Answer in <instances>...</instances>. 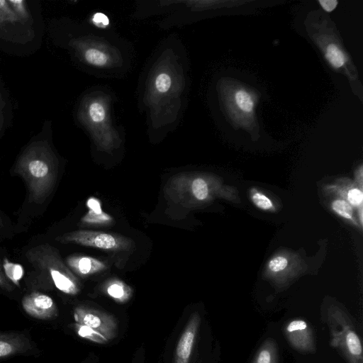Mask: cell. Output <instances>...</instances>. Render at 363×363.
Returning <instances> with one entry per match:
<instances>
[{"instance_id":"6da1fadb","label":"cell","mask_w":363,"mask_h":363,"mask_svg":"<svg viewBox=\"0 0 363 363\" xmlns=\"http://www.w3.org/2000/svg\"><path fill=\"white\" fill-rule=\"evenodd\" d=\"M187 49L177 33L162 39L138 78L137 105L153 143L174 132L183 120L190 89Z\"/></svg>"},{"instance_id":"7a4b0ae2","label":"cell","mask_w":363,"mask_h":363,"mask_svg":"<svg viewBox=\"0 0 363 363\" xmlns=\"http://www.w3.org/2000/svg\"><path fill=\"white\" fill-rule=\"evenodd\" d=\"M66 47L73 61L96 78L122 79L133 68V44L114 28L89 22L69 23Z\"/></svg>"},{"instance_id":"3957f363","label":"cell","mask_w":363,"mask_h":363,"mask_svg":"<svg viewBox=\"0 0 363 363\" xmlns=\"http://www.w3.org/2000/svg\"><path fill=\"white\" fill-rule=\"evenodd\" d=\"M117 100L110 86L96 84L85 90L76 104V124L87 135L93 150L98 154L111 156L123 148L125 128L115 118Z\"/></svg>"},{"instance_id":"277c9868","label":"cell","mask_w":363,"mask_h":363,"mask_svg":"<svg viewBox=\"0 0 363 363\" xmlns=\"http://www.w3.org/2000/svg\"><path fill=\"white\" fill-rule=\"evenodd\" d=\"M58 161L47 141L30 143L18 157L15 172L25 180L29 199L42 203L48 197L55 186Z\"/></svg>"},{"instance_id":"5b68a950","label":"cell","mask_w":363,"mask_h":363,"mask_svg":"<svg viewBox=\"0 0 363 363\" xmlns=\"http://www.w3.org/2000/svg\"><path fill=\"white\" fill-rule=\"evenodd\" d=\"M220 110L235 128L252 135L259 133L256 108L260 98L257 90L230 77H220L214 85Z\"/></svg>"},{"instance_id":"8992f818","label":"cell","mask_w":363,"mask_h":363,"mask_svg":"<svg viewBox=\"0 0 363 363\" xmlns=\"http://www.w3.org/2000/svg\"><path fill=\"white\" fill-rule=\"evenodd\" d=\"M320 12L311 13L306 20L308 33L330 66L346 75L362 100L361 84L350 57L341 43L332 22Z\"/></svg>"},{"instance_id":"52a82bcc","label":"cell","mask_w":363,"mask_h":363,"mask_svg":"<svg viewBox=\"0 0 363 363\" xmlns=\"http://www.w3.org/2000/svg\"><path fill=\"white\" fill-rule=\"evenodd\" d=\"M244 1L219 0H177L175 9L157 21L160 29L182 28L202 19L216 16L230 6Z\"/></svg>"},{"instance_id":"ba28073f","label":"cell","mask_w":363,"mask_h":363,"mask_svg":"<svg viewBox=\"0 0 363 363\" xmlns=\"http://www.w3.org/2000/svg\"><path fill=\"white\" fill-rule=\"evenodd\" d=\"M26 256L36 269L50 277L60 291L70 295L78 293L79 286L74 277L55 247L49 244H42L30 248Z\"/></svg>"},{"instance_id":"9c48e42d","label":"cell","mask_w":363,"mask_h":363,"mask_svg":"<svg viewBox=\"0 0 363 363\" xmlns=\"http://www.w3.org/2000/svg\"><path fill=\"white\" fill-rule=\"evenodd\" d=\"M75 323L85 325L104 336L108 341L118 333L116 318L108 313L84 306L77 307L74 312Z\"/></svg>"},{"instance_id":"30bf717a","label":"cell","mask_w":363,"mask_h":363,"mask_svg":"<svg viewBox=\"0 0 363 363\" xmlns=\"http://www.w3.org/2000/svg\"><path fill=\"white\" fill-rule=\"evenodd\" d=\"M22 306L27 314L36 319L48 320L57 315V308L53 299L40 292L25 296Z\"/></svg>"},{"instance_id":"8fae6325","label":"cell","mask_w":363,"mask_h":363,"mask_svg":"<svg viewBox=\"0 0 363 363\" xmlns=\"http://www.w3.org/2000/svg\"><path fill=\"white\" fill-rule=\"evenodd\" d=\"M61 242H75L101 249H112L118 246V240L112 235L104 233L75 231L57 238Z\"/></svg>"},{"instance_id":"7c38bea8","label":"cell","mask_w":363,"mask_h":363,"mask_svg":"<svg viewBox=\"0 0 363 363\" xmlns=\"http://www.w3.org/2000/svg\"><path fill=\"white\" fill-rule=\"evenodd\" d=\"M199 323L200 317L197 313L190 316L177 342L174 363H189Z\"/></svg>"},{"instance_id":"4fadbf2b","label":"cell","mask_w":363,"mask_h":363,"mask_svg":"<svg viewBox=\"0 0 363 363\" xmlns=\"http://www.w3.org/2000/svg\"><path fill=\"white\" fill-rule=\"evenodd\" d=\"M177 0L136 1L130 15L135 20H144L154 16H167L172 12Z\"/></svg>"},{"instance_id":"5bb4252c","label":"cell","mask_w":363,"mask_h":363,"mask_svg":"<svg viewBox=\"0 0 363 363\" xmlns=\"http://www.w3.org/2000/svg\"><path fill=\"white\" fill-rule=\"evenodd\" d=\"M30 348V340L23 334L0 332V359L23 354Z\"/></svg>"},{"instance_id":"9a60e30c","label":"cell","mask_w":363,"mask_h":363,"mask_svg":"<svg viewBox=\"0 0 363 363\" xmlns=\"http://www.w3.org/2000/svg\"><path fill=\"white\" fill-rule=\"evenodd\" d=\"M67 262L70 267L80 274H88L101 267L99 262L87 257H71L67 259Z\"/></svg>"},{"instance_id":"2e32d148","label":"cell","mask_w":363,"mask_h":363,"mask_svg":"<svg viewBox=\"0 0 363 363\" xmlns=\"http://www.w3.org/2000/svg\"><path fill=\"white\" fill-rule=\"evenodd\" d=\"M2 268L8 280L19 286V281L23 276V267L19 264L11 262L8 259L4 258Z\"/></svg>"},{"instance_id":"e0dca14e","label":"cell","mask_w":363,"mask_h":363,"mask_svg":"<svg viewBox=\"0 0 363 363\" xmlns=\"http://www.w3.org/2000/svg\"><path fill=\"white\" fill-rule=\"evenodd\" d=\"M74 328L80 337L98 344H105L108 340L95 330L82 324L74 323Z\"/></svg>"},{"instance_id":"ac0fdd59","label":"cell","mask_w":363,"mask_h":363,"mask_svg":"<svg viewBox=\"0 0 363 363\" xmlns=\"http://www.w3.org/2000/svg\"><path fill=\"white\" fill-rule=\"evenodd\" d=\"M107 294L119 302H125L130 296V289L120 282H113L106 288Z\"/></svg>"},{"instance_id":"d6986e66","label":"cell","mask_w":363,"mask_h":363,"mask_svg":"<svg viewBox=\"0 0 363 363\" xmlns=\"http://www.w3.org/2000/svg\"><path fill=\"white\" fill-rule=\"evenodd\" d=\"M18 21L8 1L0 0V26Z\"/></svg>"},{"instance_id":"ffe728a7","label":"cell","mask_w":363,"mask_h":363,"mask_svg":"<svg viewBox=\"0 0 363 363\" xmlns=\"http://www.w3.org/2000/svg\"><path fill=\"white\" fill-rule=\"evenodd\" d=\"M11 6L19 21H27L30 18V12L24 0H9Z\"/></svg>"},{"instance_id":"44dd1931","label":"cell","mask_w":363,"mask_h":363,"mask_svg":"<svg viewBox=\"0 0 363 363\" xmlns=\"http://www.w3.org/2000/svg\"><path fill=\"white\" fill-rule=\"evenodd\" d=\"M333 211L340 216L352 220L353 211L351 206L344 200H335L332 203Z\"/></svg>"},{"instance_id":"7402d4cb","label":"cell","mask_w":363,"mask_h":363,"mask_svg":"<svg viewBox=\"0 0 363 363\" xmlns=\"http://www.w3.org/2000/svg\"><path fill=\"white\" fill-rule=\"evenodd\" d=\"M191 190L194 196L199 200H203L208 196V186L203 179H194L192 182Z\"/></svg>"},{"instance_id":"603a6c76","label":"cell","mask_w":363,"mask_h":363,"mask_svg":"<svg viewBox=\"0 0 363 363\" xmlns=\"http://www.w3.org/2000/svg\"><path fill=\"white\" fill-rule=\"evenodd\" d=\"M346 340L348 349L352 354L354 355H359L362 353V346L360 341L354 333L350 332L347 335Z\"/></svg>"},{"instance_id":"cb8c5ba5","label":"cell","mask_w":363,"mask_h":363,"mask_svg":"<svg viewBox=\"0 0 363 363\" xmlns=\"http://www.w3.org/2000/svg\"><path fill=\"white\" fill-rule=\"evenodd\" d=\"M253 203L259 208L267 210L273 207L270 199L260 193H255L252 197Z\"/></svg>"},{"instance_id":"d4e9b609","label":"cell","mask_w":363,"mask_h":363,"mask_svg":"<svg viewBox=\"0 0 363 363\" xmlns=\"http://www.w3.org/2000/svg\"><path fill=\"white\" fill-rule=\"evenodd\" d=\"M288 265V260L283 257L272 259L269 263V268L274 272L284 270Z\"/></svg>"},{"instance_id":"484cf974","label":"cell","mask_w":363,"mask_h":363,"mask_svg":"<svg viewBox=\"0 0 363 363\" xmlns=\"http://www.w3.org/2000/svg\"><path fill=\"white\" fill-rule=\"evenodd\" d=\"M349 202L353 206H359L363 200V194L358 189H350L347 194Z\"/></svg>"},{"instance_id":"4316f807","label":"cell","mask_w":363,"mask_h":363,"mask_svg":"<svg viewBox=\"0 0 363 363\" xmlns=\"http://www.w3.org/2000/svg\"><path fill=\"white\" fill-rule=\"evenodd\" d=\"M0 287L7 291H11L13 289V286L9 282L8 279L6 277L1 264L0 263Z\"/></svg>"},{"instance_id":"83f0119b","label":"cell","mask_w":363,"mask_h":363,"mask_svg":"<svg viewBox=\"0 0 363 363\" xmlns=\"http://www.w3.org/2000/svg\"><path fill=\"white\" fill-rule=\"evenodd\" d=\"M307 327L306 323L303 320H294L291 322L287 327L289 332H293L298 330H304Z\"/></svg>"},{"instance_id":"f1b7e54d","label":"cell","mask_w":363,"mask_h":363,"mask_svg":"<svg viewBox=\"0 0 363 363\" xmlns=\"http://www.w3.org/2000/svg\"><path fill=\"white\" fill-rule=\"evenodd\" d=\"M87 205L89 208L96 214L99 215L101 214V209L100 207V203L99 201L96 200L95 199H90L87 201Z\"/></svg>"},{"instance_id":"f546056e","label":"cell","mask_w":363,"mask_h":363,"mask_svg":"<svg viewBox=\"0 0 363 363\" xmlns=\"http://www.w3.org/2000/svg\"><path fill=\"white\" fill-rule=\"evenodd\" d=\"M323 9L325 11L330 12L335 9L337 4V1H319Z\"/></svg>"},{"instance_id":"4dcf8cb0","label":"cell","mask_w":363,"mask_h":363,"mask_svg":"<svg viewBox=\"0 0 363 363\" xmlns=\"http://www.w3.org/2000/svg\"><path fill=\"white\" fill-rule=\"evenodd\" d=\"M270 354L267 350L262 351L258 357L257 363H270Z\"/></svg>"},{"instance_id":"1f68e13d","label":"cell","mask_w":363,"mask_h":363,"mask_svg":"<svg viewBox=\"0 0 363 363\" xmlns=\"http://www.w3.org/2000/svg\"><path fill=\"white\" fill-rule=\"evenodd\" d=\"M4 104L2 99V97L0 94V132L2 130L4 123Z\"/></svg>"},{"instance_id":"d6a6232c","label":"cell","mask_w":363,"mask_h":363,"mask_svg":"<svg viewBox=\"0 0 363 363\" xmlns=\"http://www.w3.org/2000/svg\"><path fill=\"white\" fill-rule=\"evenodd\" d=\"M141 357L138 356V357H136L135 358V360H134V362L133 363H143L142 360H141Z\"/></svg>"}]
</instances>
